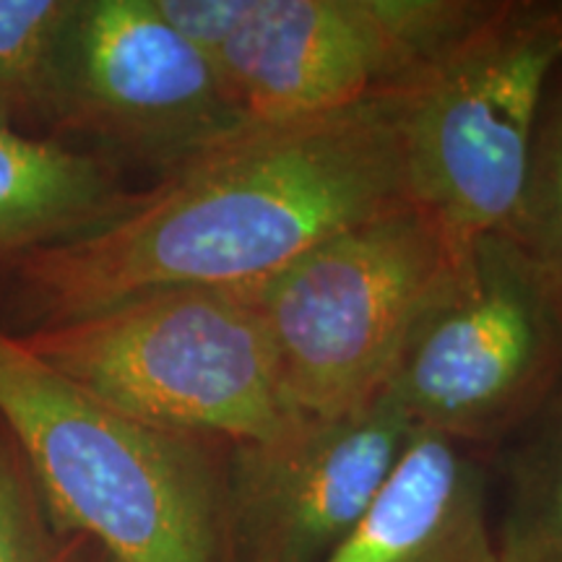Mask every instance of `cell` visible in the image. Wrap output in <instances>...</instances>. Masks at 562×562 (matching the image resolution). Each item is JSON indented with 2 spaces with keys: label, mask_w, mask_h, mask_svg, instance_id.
<instances>
[{
  "label": "cell",
  "mask_w": 562,
  "mask_h": 562,
  "mask_svg": "<svg viewBox=\"0 0 562 562\" xmlns=\"http://www.w3.org/2000/svg\"><path fill=\"white\" fill-rule=\"evenodd\" d=\"M104 562H112V560H108V558H104Z\"/></svg>",
  "instance_id": "obj_16"
},
{
  "label": "cell",
  "mask_w": 562,
  "mask_h": 562,
  "mask_svg": "<svg viewBox=\"0 0 562 562\" xmlns=\"http://www.w3.org/2000/svg\"><path fill=\"white\" fill-rule=\"evenodd\" d=\"M398 89L245 123L136 191L115 220L24 258L19 277L45 323L151 292L252 286L328 237L412 206Z\"/></svg>",
  "instance_id": "obj_1"
},
{
  "label": "cell",
  "mask_w": 562,
  "mask_h": 562,
  "mask_svg": "<svg viewBox=\"0 0 562 562\" xmlns=\"http://www.w3.org/2000/svg\"><path fill=\"white\" fill-rule=\"evenodd\" d=\"M19 339L97 402L161 430L232 446L302 417L245 286L151 292Z\"/></svg>",
  "instance_id": "obj_3"
},
{
  "label": "cell",
  "mask_w": 562,
  "mask_h": 562,
  "mask_svg": "<svg viewBox=\"0 0 562 562\" xmlns=\"http://www.w3.org/2000/svg\"><path fill=\"white\" fill-rule=\"evenodd\" d=\"M414 427L381 396L336 417L302 414L263 440L227 446L229 562H323L362 521Z\"/></svg>",
  "instance_id": "obj_9"
},
{
  "label": "cell",
  "mask_w": 562,
  "mask_h": 562,
  "mask_svg": "<svg viewBox=\"0 0 562 562\" xmlns=\"http://www.w3.org/2000/svg\"><path fill=\"white\" fill-rule=\"evenodd\" d=\"M206 55L245 123L347 108L398 89L495 0H154Z\"/></svg>",
  "instance_id": "obj_5"
},
{
  "label": "cell",
  "mask_w": 562,
  "mask_h": 562,
  "mask_svg": "<svg viewBox=\"0 0 562 562\" xmlns=\"http://www.w3.org/2000/svg\"><path fill=\"white\" fill-rule=\"evenodd\" d=\"M562 60V3L492 11L398 89L412 201L456 240L508 235L539 108Z\"/></svg>",
  "instance_id": "obj_6"
},
{
  "label": "cell",
  "mask_w": 562,
  "mask_h": 562,
  "mask_svg": "<svg viewBox=\"0 0 562 562\" xmlns=\"http://www.w3.org/2000/svg\"><path fill=\"white\" fill-rule=\"evenodd\" d=\"M74 547L50 529V513L19 446L0 438V562H70Z\"/></svg>",
  "instance_id": "obj_15"
},
{
  "label": "cell",
  "mask_w": 562,
  "mask_h": 562,
  "mask_svg": "<svg viewBox=\"0 0 562 562\" xmlns=\"http://www.w3.org/2000/svg\"><path fill=\"white\" fill-rule=\"evenodd\" d=\"M562 385V307L508 235H484L422 315L385 398L414 430L510 438Z\"/></svg>",
  "instance_id": "obj_7"
},
{
  "label": "cell",
  "mask_w": 562,
  "mask_h": 562,
  "mask_svg": "<svg viewBox=\"0 0 562 562\" xmlns=\"http://www.w3.org/2000/svg\"><path fill=\"white\" fill-rule=\"evenodd\" d=\"M76 0H0V121L45 117L55 60Z\"/></svg>",
  "instance_id": "obj_14"
},
{
  "label": "cell",
  "mask_w": 562,
  "mask_h": 562,
  "mask_svg": "<svg viewBox=\"0 0 562 562\" xmlns=\"http://www.w3.org/2000/svg\"><path fill=\"white\" fill-rule=\"evenodd\" d=\"M467 248L412 203L355 224L245 286L294 412L336 417L378 402Z\"/></svg>",
  "instance_id": "obj_4"
},
{
  "label": "cell",
  "mask_w": 562,
  "mask_h": 562,
  "mask_svg": "<svg viewBox=\"0 0 562 562\" xmlns=\"http://www.w3.org/2000/svg\"><path fill=\"white\" fill-rule=\"evenodd\" d=\"M0 419L58 529L112 562H229L227 446L161 430L74 385L0 328Z\"/></svg>",
  "instance_id": "obj_2"
},
{
  "label": "cell",
  "mask_w": 562,
  "mask_h": 562,
  "mask_svg": "<svg viewBox=\"0 0 562 562\" xmlns=\"http://www.w3.org/2000/svg\"><path fill=\"white\" fill-rule=\"evenodd\" d=\"M323 562H501L482 467L459 442L414 430L381 495Z\"/></svg>",
  "instance_id": "obj_10"
},
{
  "label": "cell",
  "mask_w": 562,
  "mask_h": 562,
  "mask_svg": "<svg viewBox=\"0 0 562 562\" xmlns=\"http://www.w3.org/2000/svg\"><path fill=\"white\" fill-rule=\"evenodd\" d=\"M508 237L562 307V60L544 89L529 170Z\"/></svg>",
  "instance_id": "obj_13"
},
{
  "label": "cell",
  "mask_w": 562,
  "mask_h": 562,
  "mask_svg": "<svg viewBox=\"0 0 562 562\" xmlns=\"http://www.w3.org/2000/svg\"><path fill=\"white\" fill-rule=\"evenodd\" d=\"M45 117L161 175L245 125L206 55L154 0H76Z\"/></svg>",
  "instance_id": "obj_8"
},
{
  "label": "cell",
  "mask_w": 562,
  "mask_h": 562,
  "mask_svg": "<svg viewBox=\"0 0 562 562\" xmlns=\"http://www.w3.org/2000/svg\"><path fill=\"white\" fill-rule=\"evenodd\" d=\"M133 195L110 161L0 121V263L102 227Z\"/></svg>",
  "instance_id": "obj_11"
},
{
  "label": "cell",
  "mask_w": 562,
  "mask_h": 562,
  "mask_svg": "<svg viewBox=\"0 0 562 562\" xmlns=\"http://www.w3.org/2000/svg\"><path fill=\"white\" fill-rule=\"evenodd\" d=\"M495 539L501 562H562V385L516 432Z\"/></svg>",
  "instance_id": "obj_12"
}]
</instances>
